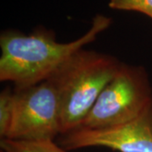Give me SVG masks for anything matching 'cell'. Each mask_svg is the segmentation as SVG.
I'll list each match as a JSON object with an SVG mask.
<instances>
[{"label":"cell","instance_id":"8","mask_svg":"<svg viewBox=\"0 0 152 152\" xmlns=\"http://www.w3.org/2000/svg\"><path fill=\"white\" fill-rule=\"evenodd\" d=\"M108 6L116 10L139 12L152 19V0H109Z\"/></svg>","mask_w":152,"mask_h":152},{"label":"cell","instance_id":"5","mask_svg":"<svg viewBox=\"0 0 152 152\" xmlns=\"http://www.w3.org/2000/svg\"><path fill=\"white\" fill-rule=\"evenodd\" d=\"M67 151L104 147L118 152H152V103L134 119L114 127L79 129L59 136Z\"/></svg>","mask_w":152,"mask_h":152},{"label":"cell","instance_id":"3","mask_svg":"<svg viewBox=\"0 0 152 152\" xmlns=\"http://www.w3.org/2000/svg\"><path fill=\"white\" fill-rule=\"evenodd\" d=\"M151 103L152 87L146 69L122 63L77 129L124 124L137 118Z\"/></svg>","mask_w":152,"mask_h":152},{"label":"cell","instance_id":"4","mask_svg":"<svg viewBox=\"0 0 152 152\" xmlns=\"http://www.w3.org/2000/svg\"><path fill=\"white\" fill-rule=\"evenodd\" d=\"M14 91L15 113L5 139L54 140L61 135L60 100L53 82L48 79Z\"/></svg>","mask_w":152,"mask_h":152},{"label":"cell","instance_id":"9","mask_svg":"<svg viewBox=\"0 0 152 152\" xmlns=\"http://www.w3.org/2000/svg\"><path fill=\"white\" fill-rule=\"evenodd\" d=\"M0 152H4V151H1V150H0Z\"/></svg>","mask_w":152,"mask_h":152},{"label":"cell","instance_id":"1","mask_svg":"<svg viewBox=\"0 0 152 152\" xmlns=\"http://www.w3.org/2000/svg\"><path fill=\"white\" fill-rule=\"evenodd\" d=\"M112 22L111 18L97 14L86 32L69 42H58L54 31L43 26L29 34L13 29L4 31L0 35V81L11 82L15 89H22L48 80Z\"/></svg>","mask_w":152,"mask_h":152},{"label":"cell","instance_id":"2","mask_svg":"<svg viewBox=\"0 0 152 152\" xmlns=\"http://www.w3.org/2000/svg\"><path fill=\"white\" fill-rule=\"evenodd\" d=\"M121 64L113 55L83 48L50 78L59 96L61 135L80 126Z\"/></svg>","mask_w":152,"mask_h":152},{"label":"cell","instance_id":"6","mask_svg":"<svg viewBox=\"0 0 152 152\" xmlns=\"http://www.w3.org/2000/svg\"><path fill=\"white\" fill-rule=\"evenodd\" d=\"M0 148L4 152H71L54 140H1Z\"/></svg>","mask_w":152,"mask_h":152},{"label":"cell","instance_id":"7","mask_svg":"<svg viewBox=\"0 0 152 152\" xmlns=\"http://www.w3.org/2000/svg\"><path fill=\"white\" fill-rule=\"evenodd\" d=\"M15 113V91L4 88L0 93V139H5L10 129Z\"/></svg>","mask_w":152,"mask_h":152}]
</instances>
